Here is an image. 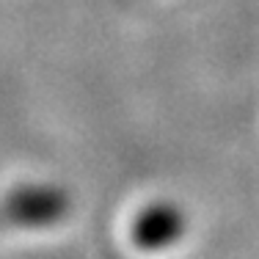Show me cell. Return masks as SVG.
<instances>
[{
  "label": "cell",
  "instance_id": "1",
  "mask_svg": "<svg viewBox=\"0 0 259 259\" xmlns=\"http://www.w3.org/2000/svg\"><path fill=\"white\" fill-rule=\"evenodd\" d=\"M58 196L28 188L0 199V229H36L58 218Z\"/></svg>",
  "mask_w": 259,
  "mask_h": 259
}]
</instances>
